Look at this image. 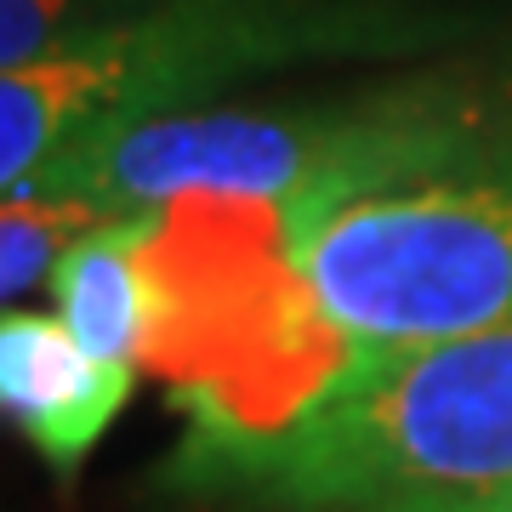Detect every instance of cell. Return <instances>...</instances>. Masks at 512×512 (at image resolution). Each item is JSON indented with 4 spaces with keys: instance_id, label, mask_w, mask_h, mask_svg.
<instances>
[{
    "instance_id": "cell-5",
    "label": "cell",
    "mask_w": 512,
    "mask_h": 512,
    "mask_svg": "<svg viewBox=\"0 0 512 512\" xmlns=\"http://www.w3.org/2000/svg\"><path fill=\"white\" fill-rule=\"evenodd\" d=\"M46 291L74 342L103 365H148L160 336V279H154V211H126L86 228L52 262Z\"/></svg>"
},
{
    "instance_id": "cell-2",
    "label": "cell",
    "mask_w": 512,
    "mask_h": 512,
    "mask_svg": "<svg viewBox=\"0 0 512 512\" xmlns=\"http://www.w3.org/2000/svg\"><path fill=\"white\" fill-rule=\"evenodd\" d=\"M183 478L256 512H370L512 490V325L342 353L268 427H194Z\"/></svg>"
},
{
    "instance_id": "cell-1",
    "label": "cell",
    "mask_w": 512,
    "mask_h": 512,
    "mask_svg": "<svg viewBox=\"0 0 512 512\" xmlns=\"http://www.w3.org/2000/svg\"><path fill=\"white\" fill-rule=\"evenodd\" d=\"M490 35L456 0H154L63 52L0 74V200L63 154L165 114L211 109L291 69H404Z\"/></svg>"
},
{
    "instance_id": "cell-3",
    "label": "cell",
    "mask_w": 512,
    "mask_h": 512,
    "mask_svg": "<svg viewBox=\"0 0 512 512\" xmlns=\"http://www.w3.org/2000/svg\"><path fill=\"white\" fill-rule=\"evenodd\" d=\"M285 228L296 279L342 353L512 325V120Z\"/></svg>"
},
{
    "instance_id": "cell-8",
    "label": "cell",
    "mask_w": 512,
    "mask_h": 512,
    "mask_svg": "<svg viewBox=\"0 0 512 512\" xmlns=\"http://www.w3.org/2000/svg\"><path fill=\"white\" fill-rule=\"evenodd\" d=\"M370 512H512V490L456 495V501H404V507H370Z\"/></svg>"
},
{
    "instance_id": "cell-4",
    "label": "cell",
    "mask_w": 512,
    "mask_h": 512,
    "mask_svg": "<svg viewBox=\"0 0 512 512\" xmlns=\"http://www.w3.org/2000/svg\"><path fill=\"white\" fill-rule=\"evenodd\" d=\"M137 370L103 365L57 313L0 308V421L52 478H74L131 404Z\"/></svg>"
},
{
    "instance_id": "cell-7",
    "label": "cell",
    "mask_w": 512,
    "mask_h": 512,
    "mask_svg": "<svg viewBox=\"0 0 512 512\" xmlns=\"http://www.w3.org/2000/svg\"><path fill=\"white\" fill-rule=\"evenodd\" d=\"M154 0H0V74L137 18Z\"/></svg>"
},
{
    "instance_id": "cell-6",
    "label": "cell",
    "mask_w": 512,
    "mask_h": 512,
    "mask_svg": "<svg viewBox=\"0 0 512 512\" xmlns=\"http://www.w3.org/2000/svg\"><path fill=\"white\" fill-rule=\"evenodd\" d=\"M97 222L109 217L69 194H46V188L6 194L0 200V308H12V296L52 274L57 256Z\"/></svg>"
}]
</instances>
